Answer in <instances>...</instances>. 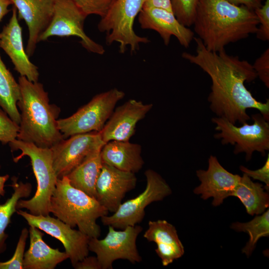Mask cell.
I'll return each mask as SVG.
<instances>
[{
    "instance_id": "6da1fadb",
    "label": "cell",
    "mask_w": 269,
    "mask_h": 269,
    "mask_svg": "<svg viewBox=\"0 0 269 269\" xmlns=\"http://www.w3.org/2000/svg\"><path fill=\"white\" fill-rule=\"evenodd\" d=\"M194 40L196 53L184 52L182 57L210 77L211 86L208 101L211 111L235 125L250 120L247 111L254 109L269 121V99L265 103L258 101L245 85L246 82H251L257 78L253 65L237 56L228 54L225 49L217 52L209 51L199 38Z\"/></svg>"
},
{
    "instance_id": "7a4b0ae2",
    "label": "cell",
    "mask_w": 269,
    "mask_h": 269,
    "mask_svg": "<svg viewBox=\"0 0 269 269\" xmlns=\"http://www.w3.org/2000/svg\"><path fill=\"white\" fill-rule=\"evenodd\" d=\"M194 32L209 51L219 52L256 33L259 21L254 10L225 0H199Z\"/></svg>"
},
{
    "instance_id": "3957f363",
    "label": "cell",
    "mask_w": 269,
    "mask_h": 269,
    "mask_svg": "<svg viewBox=\"0 0 269 269\" xmlns=\"http://www.w3.org/2000/svg\"><path fill=\"white\" fill-rule=\"evenodd\" d=\"M20 97L17 103L20 121L16 139L43 148H51L64 139L58 127L60 109L49 103L43 85L18 78Z\"/></svg>"
},
{
    "instance_id": "277c9868",
    "label": "cell",
    "mask_w": 269,
    "mask_h": 269,
    "mask_svg": "<svg viewBox=\"0 0 269 269\" xmlns=\"http://www.w3.org/2000/svg\"><path fill=\"white\" fill-rule=\"evenodd\" d=\"M50 213L90 238H99L101 228L97 220L109 211L98 201L72 186L67 176L57 179L51 196Z\"/></svg>"
},
{
    "instance_id": "5b68a950",
    "label": "cell",
    "mask_w": 269,
    "mask_h": 269,
    "mask_svg": "<svg viewBox=\"0 0 269 269\" xmlns=\"http://www.w3.org/2000/svg\"><path fill=\"white\" fill-rule=\"evenodd\" d=\"M9 144L12 151H21L13 158L15 162L23 156L29 157L37 182L34 195L29 200L20 199L17 209H26L34 215H49L50 200L58 179L53 166L51 148L38 147L16 138Z\"/></svg>"
},
{
    "instance_id": "8992f818",
    "label": "cell",
    "mask_w": 269,
    "mask_h": 269,
    "mask_svg": "<svg viewBox=\"0 0 269 269\" xmlns=\"http://www.w3.org/2000/svg\"><path fill=\"white\" fill-rule=\"evenodd\" d=\"M143 0H116L98 24L99 30L106 33V43H119L121 53H124L128 47L135 52L141 44L149 42L147 37L136 34L134 29V19L142 9Z\"/></svg>"
},
{
    "instance_id": "52a82bcc",
    "label": "cell",
    "mask_w": 269,
    "mask_h": 269,
    "mask_svg": "<svg viewBox=\"0 0 269 269\" xmlns=\"http://www.w3.org/2000/svg\"><path fill=\"white\" fill-rule=\"evenodd\" d=\"M125 93L114 88L97 94L69 117L58 119V127L64 138L81 134L100 132Z\"/></svg>"
},
{
    "instance_id": "ba28073f",
    "label": "cell",
    "mask_w": 269,
    "mask_h": 269,
    "mask_svg": "<svg viewBox=\"0 0 269 269\" xmlns=\"http://www.w3.org/2000/svg\"><path fill=\"white\" fill-rule=\"evenodd\" d=\"M251 118L252 124L247 122L239 127L223 118L216 117L211 120L216 125L215 130L219 132L214 134V137L221 139L223 144L235 145V154L245 152L246 161L252 158L255 151L265 155L269 150V122L260 113Z\"/></svg>"
},
{
    "instance_id": "9c48e42d",
    "label": "cell",
    "mask_w": 269,
    "mask_h": 269,
    "mask_svg": "<svg viewBox=\"0 0 269 269\" xmlns=\"http://www.w3.org/2000/svg\"><path fill=\"white\" fill-rule=\"evenodd\" d=\"M144 175L146 185L144 191L136 197L122 203L113 215L102 217L104 225L121 230L135 226L143 220L145 209L148 205L161 201L172 193L169 185L157 172L149 169Z\"/></svg>"
},
{
    "instance_id": "30bf717a",
    "label": "cell",
    "mask_w": 269,
    "mask_h": 269,
    "mask_svg": "<svg viewBox=\"0 0 269 269\" xmlns=\"http://www.w3.org/2000/svg\"><path fill=\"white\" fill-rule=\"evenodd\" d=\"M108 233L102 239L90 238L88 248L94 253L102 269H113V262L117 260H126L132 264L142 260L137 249L136 241L142 231L140 226H128L122 231H116L109 226Z\"/></svg>"
},
{
    "instance_id": "8fae6325",
    "label": "cell",
    "mask_w": 269,
    "mask_h": 269,
    "mask_svg": "<svg viewBox=\"0 0 269 269\" xmlns=\"http://www.w3.org/2000/svg\"><path fill=\"white\" fill-rule=\"evenodd\" d=\"M87 15L73 0H55L54 12L51 22L40 36L38 42L53 36H75L80 38L83 47L89 52L102 55L104 47L85 33L84 24Z\"/></svg>"
},
{
    "instance_id": "7c38bea8",
    "label": "cell",
    "mask_w": 269,
    "mask_h": 269,
    "mask_svg": "<svg viewBox=\"0 0 269 269\" xmlns=\"http://www.w3.org/2000/svg\"><path fill=\"white\" fill-rule=\"evenodd\" d=\"M17 214L23 217L29 226H34L60 241L73 266L89 255L90 238L79 230H75L58 218L49 215H34L20 209Z\"/></svg>"
},
{
    "instance_id": "4fadbf2b",
    "label": "cell",
    "mask_w": 269,
    "mask_h": 269,
    "mask_svg": "<svg viewBox=\"0 0 269 269\" xmlns=\"http://www.w3.org/2000/svg\"><path fill=\"white\" fill-rule=\"evenodd\" d=\"M105 144L100 132H92L72 135L54 145L50 148L58 179L67 175L88 155L102 149Z\"/></svg>"
},
{
    "instance_id": "5bb4252c",
    "label": "cell",
    "mask_w": 269,
    "mask_h": 269,
    "mask_svg": "<svg viewBox=\"0 0 269 269\" xmlns=\"http://www.w3.org/2000/svg\"><path fill=\"white\" fill-rule=\"evenodd\" d=\"M196 173L201 183L193 192L201 195L203 200L213 197L214 206L220 205L225 199L233 196L241 177L227 170L212 155L208 159L207 169H199Z\"/></svg>"
},
{
    "instance_id": "9a60e30c",
    "label": "cell",
    "mask_w": 269,
    "mask_h": 269,
    "mask_svg": "<svg viewBox=\"0 0 269 269\" xmlns=\"http://www.w3.org/2000/svg\"><path fill=\"white\" fill-rule=\"evenodd\" d=\"M153 107L135 99H130L114 109L100 132L106 143L111 140L129 141L134 135L139 121L142 120Z\"/></svg>"
},
{
    "instance_id": "2e32d148",
    "label": "cell",
    "mask_w": 269,
    "mask_h": 269,
    "mask_svg": "<svg viewBox=\"0 0 269 269\" xmlns=\"http://www.w3.org/2000/svg\"><path fill=\"white\" fill-rule=\"evenodd\" d=\"M135 173L103 163L96 184V199L109 212H115L126 194L135 188Z\"/></svg>"
},
{
    "instance_id": "e0dca14e",
    "label": "cell",
    "mask_w": 269,
    "mask_h": 269,
    "mask_svg": "<svg viewBox=\"0 0 269 269\" xmlns=\"http://www.w3.org/2000/svg\"><path fill=\"white\" fill-rule=\"evenodd\" d=\"M138 21L141 28L156 31L166 46L172 36L185 48L189 46L194 38V31L179 22L172 11L163 8L142 7Z\"/></svg>"
},
{
    "instance_id": "ac0fdd59",
    "label": "cell",
    "mask_w": 269,
    "mask_h": 269,
    "mask_svg": "<svg viewBox=\"0 0 269 269\" xmlns=\"http://www.w3.org/2000/svg\"><path fill=\"white\" fill-rule=\"evenodd\" d=\"M0 48L9 56L14 69L21 76L33 82L38 81V68L30 61L24 48L22 28L15 6L12 9V15L8 23L0 32Z\"/></svg>"
},
{
    "instance_id": "d6986e66",
    "label": "cell",
    "mask_w": 269,
    "mask_h": 269,
    "mask_svg": "<svg viewBox=\"0 0 269 269\" xmlns=\"http://www.w3.org/2000/svg\"><path fill=\"white\" fill-rule=\"evenodd\" d=\"M18 12L17 17L23 19L28 29L29 36L26 48L28 56H32L41 34L52 19L55 0H9Z\"/></svg>"
},
{
    "instance_id": "ffe728a7",
    "label": "cell",
    "mask_w": 269,
    "mask_h": 269,
    "mask_svg": "<svg viewBox=\"0 0 269 269\" xmlns=\"http://www.w3.org/2000/svg\"><path fill=\"white\" fill-rule=\"evenodd\" d=\"M143 237L157 246L155 251L163 266H167L184 254V246L175 227L165 220L149 221Z\"/></svg>"
},
{
    "instance_id": "44dd1931",
    "label": "cell",
    "mask_w": 269,
    "mask_h": 269,
    "mask_svg": "<svg viewBox=\"0 0 269 269\" xmlns=\"http://www.w3.org/2000/svg\"><path fill=\"white\" fill-rule=\"evenodd\" d=\"M30 244L24 253L23 269H54L62 262L69 259L65 252L49 246L43 240L41 230L29 226Z\"/></svg>"
},
{
    "instance_id": "7402d4cb",
    "label": "cell",
    "mask_w": 269,
    "mask_h": 269,
    "mask_svg": "<svg viewBox=\"0 0 269 269\" xmlns=\"http://www.w3.org/2000/svg\"><path fill=\"white\" fill-rule=\"evenodd\" d=\"M141 153V145L130 141L111 140L106 143L101 150L103 163L134 173L144 165Z\"/></svg>"
},
{
    "instance_id": "603a6c76",
    "label": "cell",
    "mask_w": 269,
    "mask_h": 269,
    "mask_svg": "<svg viewBox=\"0 0 269 269\" xmlns=\"http://www.w3.org/2000/svg\"><path fill=\"white\" fill-rule=\"evenodd\" d=\"M101 150L90 153L66 175L72 186L95 199L96 184L103 165Z\"/></svg>"
},
{
    "instance_id": "cb8c5ba5",
    "label": "cell",
    "mask_w": 269,
    "mask_h": 269,
    "mask_svg": "<svg viewBox=\"0 0 269 269\" xmlns=\"http://www.w3.org/2000/svg\"><path fill=\"white\" fill-rule=\"evenodd\" d=\"M265 189L262 184L254 182L250 177L243 173L233 196L240 199L249 214L260 215L269 206V195Z\"/></svg>"
},
{
    "instance_id": "d4e9b609",
    "label": "cell",
    "mask_w": 269,
    "mask_h": 269,
    "mask_svg": "<svg viewBox=\"0 0 269 269\" xmlns=\"http://www.w3.org/2000/svg\"><path fill=\"white\" fill-rule=\"evenodd\" d=\"M20 97L18 82L7 68L0 55V107L18 125L20 115L17 103Z\"/></svg>"
},
{
    "instance_id": "484cf974",
    "label": "cell",
    "mask_w": 269,
    "mask_h": 269,
    "mask_svg": "<svg viewBox=\"0 0 269 269\" xmlns=\"http://www.w3.org/2000/svg\"><path fill=\"white\" fill-rule=\"evenodd\" d=\"M10 186L13 192L3 204H0V255L6 250V241L8 236L5 231L11 223V216L17 211V202L21 198L29 196L32 191V185L30 183L18 182L16 176H12Z\"/></svg>"
},
{
    "instance_id": "4316f807",
    "label": "cell",
    "mask_w": 269,
    "mask_h": 269,
    "mask_svg": "<svg viewBox=\"0 0 269 269\" xmlns=\"http://www.w3.org/2000/svg\"><path fill=\"white\" fill-rule=\"evenodd\" d=\"M231 228L237 232L248 233L250 238L242 249V252L249 257L255 250L258 240L262 237L269 236V210L268 209L261 215H256L249 222L233 223Z\"/></svg>"
},
{
    "instance_id": "83f0119b",
    "label": "cell",
    "mask_w": 269,
    "mask_h": 269,
    "mask_svg": "<svg viewBox=\"0 0 269 269\" xmlns=\"http://www.w3.org/2000/svg\"><path fill=\"white\" fill-rule=\"evenodd\" d=\"M199 0H170L172 12L183 25H193Z\"/></svg>"
},
{
    "instance_id": "f1b7e54d",
    "label": "cell",
    "mask_w": 269,
    "mask_h": 269,
    "mask_svg": "<svg viewBox=\"0 0 269 269\" xmlns=\"http://www.w3.org/2000/svg\"><path fill=\"white\" fill-rule=\"evenodd\" d=\"M87 15L95 14L103 17L116 0H73Z\"/></svg>"
},
{
    "instance_id": "f546056e",
    "label": "cell",
    "mask_w": 269,
    "mask_h": 269,
    "mask_svg": "<svg viewBox=\"0 0 269 269\" xmlns=\"http://www.w3.org/2000/svg\"><path fill=\"white\" fill-rule=\"evenodd\" d=\"M28 234L29 231L26 228L22 230L13 255L6 262H0V269H23V258Z\"/></svg>"
},
{
    "instance_id": "4dcf8cb0",
    "label": "cell",
    "mask_w": 269,
    "mask_h": 269,
    "mask_svg": "<svg viewBox=\"0 0 269 269\" xmlns=\"http://www.w3.org/2000/svg\"><path fill=\"white\" fill-rule=\"evenodd\" d=\"M18 131L19 125L0 107V141L9 143L17 138Z\"/></svg>"
},
{
    "instance_id": "1f68e13d",
    "label": "cell",
    "mask_w": 269,
    "mask_h": 269,
    "mask_svg": "<svg viewBox=\"0 0 269 269\" xmlns=\"http://www.w3.org/2000/svg\"><path fill=\"white\" fill-rule=\"evenodd\" d=\"M259 21L255 34L258 39L262 41L269 40V0H265L263 4L254 10Z\"/></svg>"
},
{
    "instance_id": "d6a6232c",
    "label": "cell",
    "mask_w": 269,
    "mask_h": 269,
    "mask_svg": "<svg viewBox=\"0 0 269 269\" xmlns=\"http://www.w3.org/2000/svg\"><path fill=\"white\" fill-rule=\"evenodd\" d=\"M257 77L269 88V48H267L252 65Z\"/></svg>"
},
{
    "instance_id": "836d02e7",
    "label": "cell",
    "mask_w": 269,
    "mask_h": 269,
    "mask_svg": "<svg viewBox=\"0 0 269 269\" xmlns=\"http://www.w3.org/2000/svg\"><path fill=\"white\" fill-rule=\"evenodd\" d=\"M240 169L243 173L246 174L254 180H258L265 184V188L267 191L269 190V154L265 164L261 168L257 170H250L244 166H240Z\"/></svg>"
},
{
    "instance_id": "e575fe53",
    "label": "cell",
    "mask_w": 269,
    "mask_h": 269,
    "mask_svg": "<svg viewBox=\"0 0 269 269\" xmlns=\"http://www.w3.org/2000/svg\"><path fill=\"white\" fill-rule=\"evenodd\" d=\"M73 267L75 269H102L97 257L88 256L78 262Z\"/></svg>"
},
{
    "instance_id": "d590c367",
    "label": "cell",
    "mask_w": 269,
    "mask_h": 269,
    "mask_svg": "<svg viewBox=\"0 0 269 269\" xmlns=\"http://www.w3.org/2000/svg\"><path fill=\"white\" fill-rule=\"evenodd\" d=\"M142 7L161 8L172 12L170 0H143Z\"/></svg>"
},
{
    "instance_id": "8d00e7d4",
    "label": "cell",
    "mask_w": 269,
    "mask_h": 269,
    "mask_svg": "<svg viewBox=\"0 0 269 269\" xmlns=\"http://www.w3.org/2000/svg\"><path fill=\"white\" fill-rule=\"evenodd\" d=\"M232 4L243 5L252 10H255L260 7L265 0H225Z\"/></svg>"
},
{
    "instance_id": "74e56055",
    "label": "cell",
    "mask_w": 269,
    "mask_h": 269,
    "mask_svg": "<svg viewBox=\"0 0 269 269\" xmlns=\"http://www.w3.org/2000/svg\"><path fill=\"white\" fill-rule=\"evenodd\" d=\"M12 3L9 0H0V21L8 12V7Z\"/></svg>"
},
{
    "instance_id": "f35d334b",
    "label": "cell",
    "mask_w": 269,
    "mask_h": 269,
    "mask_svg": "<svg viewBox=\"0 0 269 269\" xmlns=\"http://www.w3.org/2000/svg\"><path fill=\"white\" fill-rule=\"evenodd\" d=\"M8 178L9 175L8 174L0 175V195L1 196H4L5 195V191L4 190V184Z\"/></svg>"
}]
</instances>
